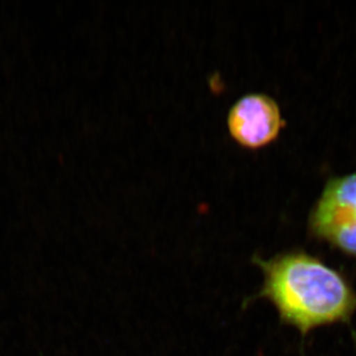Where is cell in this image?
Wrapping results in <instances>:
<instances>
[{"label": "cell", "mask_w": 356, "mask_h": 356, "mask_svg": "<svg viewBox=\"0 0 356 356\" xmlns=\"http://www.w3.org/2000/svg\"><path fill=\"white\" fill-rule=\"evenodd\" d=\"M261 269V291L248 299H267L283 324L305 337L313 330L350 325L356 313V292L341 271L303 250H292L269 259H252Z\"/></svg>", "instance_id": "cell-1"}, {"label": "cell", "mask_w": 356, "mask_h": 356, "mask_svg": "<svg viewBox=\"0 0 356 356\" xmlns=\"http://www.w3.org/2000/svg\"><path fill=\"white\" fill-rule=\"evenodd\" d=\"M309 233L356 259V172L327 181L311 211Z\"/></svg>", "instance_id": "cell-2"}, {"label": "cell", "mask_w": 356, "mask_h": 356, "mask_svg": "<svg viewBox=\"0 0 356 356\" xmlns=\"http://www.w3.org/2000/svg\"><path fill=\"white\" fill-rule=\"evenodd\" d=\"M229 135L242 147L259 149L271 144L284 126L278 103L266 93H247L227 115Z\"/></svg>", "instance_id": "cell-3"}]
</instances>
